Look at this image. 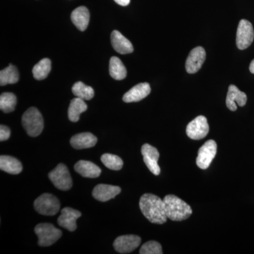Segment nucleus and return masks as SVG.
Listing matches in <instances>:
<instances>
[{
  "label": "nucleus",
  "instance_id": "1",
  "mask_svg": "<svg viewBox=\"0 0 254 254\" xmlns=\"http://www.w3.org/2000/svg\"><path fill=\"white\" fill-rule=\"evenodd\" d=\"M140 209L145 218L152 223L162 225L168 220L165 202L152 193H145L139 201Z\"/></svg>",
  "mask_w": 254,
  "mask_h": 254
},
{
  "label": "nucleus",
  "instance_id": "2",
  "mask_svg": "<svg viewBox=\"0 0 254 254\" xmlns=\"http://www.w3.org/2000/svg\"><path fill=\"white\" fill-rule=\"evenodd\" d=\"M166 215L168 218L173 221H183L190 218L192 209L186 202L175 195H167L164 198Z\"/></svg>",
  "mask_w": 254,
  "mask_h": 254
},
{
  "label": "nucleus",
  "instance_id": "3",
  "mask_svg": "<svg viewBox=\"0 0 254 254\" xmlns=\"http://www.w3.org/2000/svg\"><path fill=\"white\" fill-rule=\"evenodd\" d=\"M22 125L28 136H39L44 128L43 116L36 108H30L22 116Z\"/></svg>",
  "mask_w": 254,
  "mask_h": 254
},
{
  "label": "nucleus",
  "instance_id": "4",
  "mask_svg": "<svg viewBox=\"0 0 254 254\" xmlns=\"http://www.w3.org/2000/svg\"><path fill=\"white\" fill-rule=\"evenodd\" d=\"M35 232L38 237L40 247H50L54 245L63 235L59 229L50 223H40L35 227Z\"/></svg>",
  "mask_w": 254,
  "mask_h": 254
},
{
  "label": "nucleus",
  "instance_id": "5",
  "mask_svg": "<svg viewBox=\"0 0 254 254\" xmlns=\"http://www.w3.org/2000/svg\"><path fill=\"white\" fill-rule=\"evenodd\" d=\"M34 208L41 215L53 216L59 212L60 200L51 193H43L35 200Z\"/></svg>",
  "mask_w": 254,
  "mask_h": 254
},
{
  "label": "nucleus",
  "instance_id": "6",
  "mask_svg": "<svg viewBox=\"0 0 254 254\" xmlns=\"http://www.w3.org/2000/svg\"><path fill=\"white\" fill-rule=\"evenodd\" d=\"M50 181L58 190H67L72 187V180L67 167L60 163L48 174Z\"/></svg>",
  "mask_w": 254,
  "mask_h": 254
},
{
  "label": "nucleus",
  "instance_id": "7",
  "mask_svg": "<svg viewBox=\"0 0 254 254\" xmlns=\"http://www.w3.org/2000/svg\"><path fill=\"white\" fill-rule=\"evenodd\" d=\"M254 31L253 26L250 21L242 19L237 28L236 44L240 50H245L253 43Z\"/></svg>",
  "mask_w": 254,
  "mask_h": 254
},
{
  "label": "nucleus",
  "instance_id": "8",
  "mask_svg": "<svg viewBox=\"0 0 254 254\" xmlns=\"http://www.w3.org/2000/svg\"><path fill=\"white\" fill-rule=\"evenodd\" d=\"M187 134L189 138L193 140L204 138L209 132L208 120L204 116L197 117L187 125Z\"/></svg>",
  "mask_w": 254,
  "mask_h": 254
},
{
  "label": "nucleus",
  "instance_id": "9",
  "mask_svg": "<svg viewBox=\"0 0 254 254\" xmlns=\"http://www.w3.org/2000/svg\"><path fill=\"white\" fill-rule=\"evenodd\" d=\"M217 153V143L213 140H209L200 147L198 150L196 164L198 168L202 170H206Z\"/></svg>",
  "mask_w": 254,
  "mask_h": 254
},
{
  "label": "nucleus",
  "instance_id": "10",
  "mask_svg": "<svg viewBox=\"0 0 254 254\" xmlns=\"http://www.w3.org/2000/svg\"><path fill=\"white\" fill-rule=\"evenodd\" d=\"M141 237L136 235H123L118 237L114 242L115 251L120 254H129L136 250L141 245Z\"/></svg>",
  "mask_w": 254,
  "mask_h": 254
},
{
  "label": "nucleus",
  "instance_id": "11",
  "mask_svg": "<svg viewBox=\"0 0 254 254\" xmlns=\"http://www.w3.org/2000/svg\"><path fill=\"white\" fill-rule=\"evenodd\" d=\"M205 58H206V53L204 48L202 47H196L193 48L190 52L187 59L185 67H186L187 73L193 74L199 71L204 63Z\"/></svg>",
  "mask_w": 254,
  "mask_h": 254
},
{
  "label": "nucleus",
  "instance_id": "12",
  "mask_svg": "<svg viewBox=\"0 0 254 254\" xmlns=\"http://www.w3.org/2000/svg\"><path fill=\"white\" fill-rule=\"evenodd\" d=\"M141 153L143 157V161L150 171L156 176L160 175V168L158 163L160 153L158 150L155 147L145 143L142 146Z\"/></svg>",
  "mask_w": 254,
  "mask_h": 254
},
{
  "label": "nucleus",
  "instance_id": "13",
  "mask_svg": "<svg viewBox=\"0 0 254 254\" xmlns=\"http://www.w3.org/2000/svg\"><path fill=\"white\" fill-rule=\"evenodd\" d=\"M81 216V213L69 207L63 208L61 215L58 220V225L70 232H73L77 228L76 220Z\"/></svg>",
  "mask_w": 254,
  "mask_h": 254
},
{
  "label": "nucleus",
  "instance_id": "14",
  "mask_svg": "<svg viewBox=\"0 0 254 254\" xmlns=\"http://www.w3.org/2000/svg\"><path fill=\"white\" fill-rule=\"evenodd\" d=\"M150 91L149 83H138L124 95L123 101L127 103L141 101L150 94Z\"/></svg>",
  "mask_w": 254,
  "mask_h": 254
},
{
  "label": "nucleus",
  "instance_id": "15",
  "mask_svg": "<svg viewBox=\"0 0 254 254\" xmlns=\"http://www.w3.org/2000/svg\"><path fill=\"white\" fill-rule=\"evenodd\" d=\"M247 101V96L244 92L240 91L235 85H230L228 88L226 98L227 108L231 111H236L237 104L240 107L245 106Z\"/></svg>",
  "mask_w": 254,
  "mask_h": 254
},
{
  "label": "nucleus",
  "instance_id": "16",
  "mask_svg": "<svg viewBox=\"0 0 254 254\" xmlns=\"http://www.w3.org/2000/svg\"><path fill=\"white\" fill-rule=\"evenodd\" d=\"M120 192H121L120 187L101 184L95 187L92 194L95 199L101 202H107L110 199H113Z\"/></svg>",
  "mask_w": 254,
  "mask_h": 254
},
{
  "label": "nucleus",
  "instance_id": "17",
  "mask_svg": "<svg viewBox=\"0 0 254 254\" xmlns=\"http://www.w3.org/2000/svg\"><path fill=\"white\" fill-rule=\"evenodd\" d=\"M111 43L114 49L120 54L126 55L133 53V45L120 31L116 30L113 31L111 34Z\"/></svg>",
  "mask_w": 254,
  "mask_h": 254
},
{
  "label": "nucleus",
  "instance_id": "18",
  "mask_svg": "<svg viewBox=\"0 0 254 254\" xmlns=\"http://www.w3.org/2000/svg\"><path fill=\"white\" fill-rule=\"evenodd\" d=\"M98 142V138L89 132L78 133L71 137L70 143L75 149L81 150L92 148Z\"/></svg>",
  "mask_w": 254,
  "mask_h": 254
},
{
  "label": "nucleus",
  "instance_id": "19",
  "mask_svg": "<svg viewBox=\"0 0 254 254\" xmlns=\"http://www.w3.org/2000/svg\"><path fill=\"white\" fill-rule=\"evenodd\" d=\"M74 170L76 173L86 178H97L102 172L98 165L87 160H79L75 164Z\"/></svg>",
  "mask_w": 254,
  "mask_h": 254
},
{
  "label": "nucleus",
  "instance_id": "20",
  "mask_svg": "<svg viewBox=\"0 0 254 254\" xmlns=\"http://www.w3.org/2000/svg\"><path fill=\"white\" fill-rule=\"evenodd\" d=\"M71 19L79 31H84L89 23V11L86 6H79L71 13Z\"/></svg>",
  "mask_w": 254,
  "mask_h": 254
},
{
  "label": "nucleus",
  "instance_id": "21",
  "mask_svg": "<svg viewBox=\"0 0 254 254\" xmlns=\"http://www.w3.org/2000/svg\"><path fill=\"white\" fill-rule=\"evenodd\" d=\"M0 169L2 171L11 174L18 175L21 173L23 170L22 164L14 157L9 155H1L0 157Z\"/></svg>",
  "mask_w": 254,
  "mask_h": 254
},
{
  "label": "nucleus",
  "instance_id": "22",
  "mask_svg": "<svg viewBox=\"0 0 254 254\" xmlns=\"http://www.w3.org/2000/svg\"><path fill=\"white\" fill-rule=\"evenodd\" d=\"M88 109L86 103L84 100L77 98L71 100L69 108L68 110V117L70 121L73 123H77L80 119L81 114L84 113Z\"/></svg>",
  "mask_w": 254,
  "mask_h": 254
},
{
  "label": "nucleus",
  "instance_id": "23",
  "mask_svg": "<svg viewBox=\"0 0 254 254\" xmlns=\"http://www.w3.org/2000/svg\"><path fill=\"white\" fill-rule=\"evenodd\" d=\"M110 74L114 79L121 81L126 78L127 71L123 62L117 57H113L110 60Z\"/></svg>",
  "mask_w": 254,
  "mask_h": 254
},
{
  "label": "nucleus",
  "instance_id": "24",
  "mask_svg": "<svg viewBox=\"0 0 254 254\" xmlns=\"http://www.w3.org/2000/svg\"><path fill=\"white\" fill-rule=\"evenodd\" d=\"M19 74L16 66L9 64V66L0 71V85L1 86L17 83Z\"/></svg>",
  "mask_w": 254,
  "mask_h": 254
},
{
  "label": "nucleus",
  "instance_id": "25",
  "mask_svg": "<svg viewBox=\"0 0 254 254\" xmlns=\"http://www.w3.org/2000/svg\"><path fill=\"white\" fill-rule=\"evenodd\" d=\"M51 71V61L48 58H45L37 63L33 68L34 78L38 81L45 79Z\"/></svg>",
  "mask_w": 254,
  "mask_h": 254
},
{
  "label": "nucleus",
  "instance_id": "26",
  "mask_svg": "<svg viewBox=\"0 0 254 254\" xmlns=\"http://www.w3.org/2000/svg\"><path fill=\"white\" fill-rule=\"evenodd\" d=\"M73 95L84 100H90L94 97V90L92 87L86 86L81 81L76 82L72 87Z\"/></svg>",
  "mask_w": 254,
  "mask_h": 254
},
{
  "label": "nucleus",
  "instance_id": "27",
  "mask_svg": "<svg viewBox=\"0 0 254 254\" xmlns=\"http://www.w3.org/2000/svg\"><path fill=\"white\" fill-rule=\"evenodd\" d=\"M17 99L16 95L12 93H3L0 96V109L4 113L14 111Z\"/></svg>",
  "mask_w": 254,
  "mask_h": 254
},
{
  "label": "nucleus",
  "instance_id": "28",
  "mask_svg": "<svg viewBox=\"0 0 254 254\" xmlns=\"http://www.w3.org/2000/svg\"><path fill=\"white\" fill-rule=\"evenodd\" d=\"M100 160H101L103 165L106 168L110 169V170L118 171V170H120L123 168V160L118 155L105 153V154L102 155Z\"/></svg>",
  "mask_w": 254,
  "mask_h": 254
},
{
  "label": "nucleus",
  "instance_id": "29",
  "mask_svg": "<svg viewBox=\"0 0 254 254\" xmlns=\"http://www.w3.org/2000/svg\"><path fill=\"white\" fill-rule=\"evenodd\" d=\"M139 253L141 254H163L162 246L155 241H149L142 246Z\"/></svg>",
  "mask_w": 254,
  "mask_h": 254
},
{
  "label": "nucleus",
  "instance_id": "30",
  "mask_svg": "<svg viewBox=\"0 0 254 254\" xmlns=\"http://www.w3.org/2000/svg\"><path fill=\"white\" fill-rule=\"evenodd\" d=\"M10 135H11V131H10L9 127L1 125L0 126V141H6L9 139Z\"/></svg>",
  "mask_w": 254,
  "mask_h": 254
},
{
  "label": "nucleus",
  "instance_id": "31",
  "mask_svg": "<svg viewBox=\"0 0 254 254\" xmlns=\"http://www.w3.org/2000/svg\"><path fill=\"white\" fill-rule=\"evenodd\" d=\"M117 4L121 5L123 6H126L129 4L131 0H114Z\"/></svg>",
  "mask_w": 254,
  "mask_h": 254
},
{
  "label": "nucleus",
  "instance_id": "32",
  "mask_svg": "<svg viewBox=\"0 0 254 254\" xmlns=\"http://www.w3.org/2000/svg\"><path fill=\"white\" fill-rule=\"evenodd\" d=\"M250 70L251 73H254V60H252V63L250 64Z\"/></svg>",
  "mask_w": 254,
  "mask_h": 254
}]
</instances>
